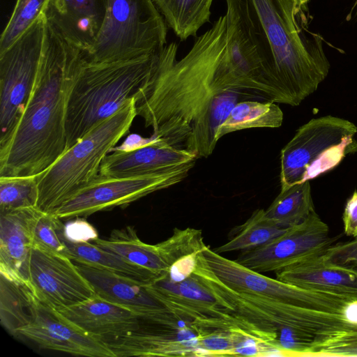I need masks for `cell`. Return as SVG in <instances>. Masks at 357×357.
Returning <instances> with one entry per match:
<instances>
[{
  "mask_svg": "<svg viewBox=\"0 0 357 357\" xmlns=\"http://www.w3.org/2000/svg\"><path fill=\"white\" fill-rule=\"evenodd\" d=\"M64 238L71 243H91L98 238L95 227L84 218H75L64 224Z\"/></svg>",
  "mask_w": 357,
  "mask_h": 357,
  "instance_id": "cell-36",
  "label": "cell"
},
{
  "mask_svg": "<svg viewBox=\"0 0 357 357\" xmlns=\"http://www.w3.org/2000/svg\"><path fill=\"white\" fill-rule=\"evenodd\" d=\"M165 24L152 0H107L99 34L82 54L90 63H108L157 52L167 45Z\"/></svg>",
  "mask_w": 357,
  "mask_h": 357,
  "instance_id": "cell-7",
  "label": "cell"
},
{
  "mask_svg": "<svg viewBox=\"0 0 357 357\" xmlns=\"http://www.w3.org/2000/svg\"><path fill=\"white\" fill-rule=\"evenodd\" d=\"M29 287L43 303L58 310L86 301L95 292L68 257L33 248Z\"/></svg>",
  "mask_w": 357,
  "mask_h": 357,
  "instance_id": "cell-13",
  "label": "cell"
},
{
  "mask_svg": "<svg viewBox=\"0 0 357 357\" xmlns=\"http://www.w3.org/2000/svg\"><path fill=\"white\" fill-rule=\"evenodd\" d=\"M225 43L224 15L197 38L181 59H176L175 43L165 45L137 96V114L146 127L152 128L153 135L171 146L183 148L192 123L217 95L241 93L222 66Z\"/></svg>",
  "mask_w": 357,
  "mask_h": 357,
  "instance_id": "cell-1",
  "label": "cell"
},
{
  "mask_svg": "<svg viewBox=\"0 0 357 357\" xmlns=\"http://www.w3.org/2000/svg\"><path fill=\"white\" fill-rule=\"evenodd\" d=\"M162 50L122 61L90 63L84 60L68 102L67 149L119 111L128 100L137 98Z\"/></svg>",
  "mask_w": 357,
  "mask_h": 357,
  "instance_id": "cell-4",
  "label": "cell"
},
{
  "mask_svg": "<svg viewBox=\"0 0 357 357\" xmlns=\"http://www.w3.org/2000/svg\"><path fill=\"white\" fill-rule=\"evenodd\" d=\"M48 0H17L0 37V53L12 46L43 14Z\"/></svg>",
  "mask_w": 357,
  "mask_h": 357,
  "instance_id": "cell-31",
  "label": "cell"
},
{
  "mask_svg": "<svg viewBox=\"0 0 357 357\" xmlns=\"http://www.w3.org/2000/svg\"><path fill=\"white\" fill-rule=\"evenodd\" d=\"M84 60L46 22L33 86L18 121L0 139V176H38L66 151L68 102Z\"/></svg>",
  "mask_w": 357,
  "mask_h": 357,
  "instance_id": "cell-2",
  "label": "cell"
},
{
  "mask_svg": "<svg viewBox=\"0 0 357 357\" xmlns=\"http://www.w3.org/2000/svg\"><path fill=\"white\" fill-rule=\"evenodd\" d=\"M63 231L61 238L68 248L70 257L73 261L114 272L146 284H151L160 278L154 273L135 265L92 243L69 242L64 238Z\"/></svg>",
  "mask_w": 357,
  "mask_h": 357,
  "instance_id": "cell-24",
  "label": "cell"
},
{
  "mask_svg": "<svg viewBox=\"0 0 357 357\" xmlns=\"http://www.w3.org/2000/svg\"><path fill=\"white\" fill-rule=\"evenodd\" d=\"M251 97L237 92H225L217 95L206 111L191 125L183 148L197 158H208L214 151L218 140L215 135L219 126L227 118L231 110L240 102Z\"/></svg>",
  "mask_w": 357,
  "mask_h": 357,
  "instance_id": "cell-22",
  "label": "cell"
},
{
  "mask_svg": "<svg viewBox=\"0 0 357 357\" xmlns=\"http://www.w3.org/2000/svg\"><path fill=\"white\" fill-rule=\"evenodd\" d=\"M136 102V98L128 100L38 176L37 209L52 213L75 190L98 176L103 158L128 133L137 116Z\"/></svg>",
  "mask_w": 357,
  "mask_h": 357,
  "instance_id": "cell-5",
  "label": "cell"
},
{
  "mask_svg": "<svg viewBox=\"0 0 357 357\" xmlns=\"http://www.w3.org/2000/svg\"><path fill=\"white\" fill-rule=\"evenodd\" d=\"M37 211L32 207L0 213V275L28 286L32 226Z\"/></svg>",
  "mask_w": 357,
  "mask_h": 357,
  "instance_id": "cell-19",
  "label": "cell"
},
{
  "mask_svg": "<svg viewBox=\"0 0 357 357\" xmlns=\"http://www.w3.org/2000/svg\"><path fill=\"white\" fill-rule=\"evenodd\" d=\"M33 293L26 284L10 281L0 275V320L12 335L30 324Z\"/></svg>",
  "mask_w": 357,
  "mask_h": 357,
  "instance_id": "cell-29",
  "label": "cell"
},
{
  "mask_svg": "<svg viewBox=\"0 0 357 357\" xmlns=\"http://www.w3.org/2000/svg\"><path fill=\"white\" fill-rule=\"evenodd\" d=\"M74 263L96 295L130 310L142 321L151 324L173 326L178 325L183 319L149 293L146 287L149 284L82 263Z\"/></svg>",
  "mask_w": 357,
  "mask_h": 357,
  "instance_id": "cell-15",
  "label": "cell"
},
{
  "mask_svg": "<svg viewBox=\"0 0 357 357\" xmlns=\"http://www.w3.org/2000/svg\"><path fill=\"white\" fill-rule=\"evenodd\" d=\"M45 24L43 14L12 46L0 53V139L18 121L33 86Z\"/></svg>",
  "mask_w": 357,
  "mask_h": 357,
  "instance_id": "cell-10",
  "label": "cell"
},
{
  "mask_svg": "<svg viewBox=\"0 0 357 357\" xmlns=\"http://www.w3.org/2000/svg\"><path fill=\"white\" fill-rule=\"evenodd\" d=\"M335 241L329 235L328 225L314 211L302 222L268 243L241 251L235 261L258 273L276 271L322 255Z\"/></svg>",
  "mask_w": 357,
  "mask_h": 357,
  "instance_id": "cell-12",
  "label": "cell"
},
{
  "mask_svg": "<svg viewBox=\"0 0 357 357\" xmlns=\"http://www.w3.org/2000/svg\"><path fill=\"white\" fill-rule=\"evenodd\" d=\"M356 133L354 123L331 115L301 126L281 150V190L313 179L357 152Z\"/></svg>",
  "mask_w": 357,
  "mask_h": 357,
  "instance_id": "cell-8",
  "label": "cell"
},
{
  "mask_svg": "<svg viewBox=\"0 0 357 357\" xmlns=\"http://www.w3.org/2000/svg\"><path fill=\"white\" fill-rule=\"evenodd\" d=\"M321 257L328 264L357 274V236L350 241L332 245Z\"/></svg>",
  "mask_w": 357,
  "mask_h": 357,
  "instance_id": "cell-35",
  "label": "cell"
},
{
  "mask_svg": "<svg viewBox=\"0 0 357 357\" xmlns=\"http://www.w3.org/2000/svg\"><path fill=\"white\" fill-rule=\"evenodd\" d=\"M357 356V330L335 335L314 347L307 357Z\"/></svg>",
  "mask_w": 357,
  "mask_h": 357,
  "instance_id": "cell-34",
  "label": "cell"
},
{
  "mask_svg": "<svg viewBox=\"0 0 357 357\" xmlns=\"http://www.w3.org/2000/svg\"><path fill=\"white\" fill-rule=\"evenodd\" d=\"M56 311L86 333L104 340L122 336L142 326V320L137 314L96 294L83 302Z\"/></svg>",
  "mask_w": 357,
  "mask_h": 357,
  "instance_id": "cell-20",
  "label": "cell"
},
{
  "mask_svg": "<svg viewBox=\"0 0 357 357\" xmlns=\"http://www.w3.org/2000/svg\"><path fill=\"white\" fill-rule=\"evenodd\" d=\"M282 122L283 112L276 102L245 100L233 107L219 126L215 137L218 141L227 134L248 128H276Z\"/></svg>",
  "mask_w": 357,
  "mask_h": 357,
  "instance_id": "cell-26",
  "label": "cell"
},
{
  "mask_svg": "<svg viewBox=\"0 0 357 357\" xmlns=\"http://www.w3.org/2000/svg\"><path fill=\"white\" fill-rule=\"evenodd\" d=\"M195 164V161L167 172L139 176L114 178L98 174L75 190L52 213L62 220L124 208L151 193L179 183Z\"/></svg>",
  "mask_w": 357,
  "mask_h": 357,
  "instance_id": "cell-9",
  "label": "cell"
},
{
  "mask_svg": "<svg viewBox=\"0 0 357 357\" xmlns=\"http://www.w3.org/2000/svg\"><path fill=\"white\" fill-rule=\"evenodd\" d=\"M199 333L192 321L178 326H142L122 336L105 340L116 357L204 356L199 344Z\"/></svg>",
  "mask_w": 357,
  "mask_h": 357,
  "instance_id": "cell-16",
  "label": "cell"
},
{
  "mask_svg": "<svg viewBox=\"0 0 357 357\" xmlns=\"http://www.w3.org/2000/svg\"><path fill=\"white\" fill-rule=\"evenodd\" d=\"M38 176H0V213L36 207Z\"/></svg>",
  "mask_w": 357,
  "mask_h": 357,
  "instance_id": "cell-30",
  "label": "cell"
},
{
  "mask_svg": "<svg viewBox=\"0 0 357 357\" xmlns=\"http://www.w3.org/2000/svg\"><path fill=\"white\" fill-rule=\"evenodd\" d=\"M165 23L181 40L195 36L210 20L213 0H152Z\"/></svg>",
  "mask_w": 357,
  "mask_h": 357,
  "instance_id": "cell-25",
  "label": "cell"
},
{
  "mask_svg": "<svg viewBox=\"0 0 357 357\" xmlns=\"http://www.w3.org/2000/svg\"><path fill=\"white\" fill-rule=\"evenodd\" d=\"M287 96L297 106L326 79L330 63L323 39L307 26L294 0H225Z\"/></svg>",
  "mask_w": 357,
  "mask_h": 357,
  "instance_id": "cell-3",
  "label": "cell"
},
{
  "mask_svg": "<svg viewBox=\"0 0 357 357\" xmlns=\"http://www.w3.org/2000/svg\"><path fill=\"white\" fill-rule=\"evenodd\" d=\"M154 136L152 142L128 150L114 148L103 158L99 174L125 178L162 173L186 163L197 157L185 148L169 145Z\"/></svg>",
  "mask_w": 357,
  "mask_h": 357,
  "instance_id": "cell-17",
  "label": "cell"
},
{
  "mask_svg": "<svg viewBox=\"0 0 357 357\" xmlns=\"http://www.w3.org/2000/svg\"><path fill=\"white\" fill-rule=\"evenodd\" d=\"M294 1L299 7L304 8L309 0H294Z\"/></svg>",
  "mask_w": 357,
  "mask_h": 357,
  "instance_id": "cell-39",
  "label": "cell"
},
{
  "mask_svg": "<svg viewBox=\"0 0 357 357\" xmlns=\"http://www.w3.org/2000/svg\"></svg>",
  "mask_w": 357,
  "mask_h": 357,
  "instance_id": "cell-40",
  "label": "cell"
},
{
  "mask_svg": "<svg viewBox=\"0 0 357 357\" xmlns=\"http://www.w3.org/2000/svg\"><path fill=\"white\" fill-rule=\"evenodd\" d=\"M63 227L61 218L38 209L32 226L33 248L70 259L68 248L61 238Z\"/></svg>",
  "mask_w": 357,
  "mask_h": 357,
  "instance_id": "cell-32",
  "label": "cell"
},
{
  "mask_svg": "<svg viewBox=\"0 0 357 357\" xmlns=\"http://www.w3.org/2000/svg\"><path fill=\"white\" fill-rule=\"evenodd\" d=\"M344 231L347 236H357V191L347 200L342 215Z\"/></svg>",
  "mask_w": 357,
  "mask_h": 357,
  "instance_id": "cell-37",
  "label": "cell"
},
{
  "mask_svg": "<svg viewBox=\"0 0 357 357\" xmlns=\"http://www.w3.org/2000/svg\"><path fill=\"white\" fill-rule=\"evenodd\" d=\"M276 279L305 289L357 299V274L326 263L321 255L275 271Z\"/></svg>",
  "mask_w": 357,
  "mask_h": 357,
  "instance_id": "cell-21",
  "label": "cell"
},
{
  "mask_svg": "<svg viewBox=\"0 0 357 357\" xmlns=\"http://www.w3.org/2000/svg\"><path fill=\"white\" fill-rule=\"evenodd\" d=\"M288 229L278 226L267 217L264 209L258 208L244 223L231 229L227 243L213 250L221 255L255 248L268 243Z\"/></svg>",
  "mask_w": 357,
  "mask_h": 357,
  "instance_id": "cell-27",
  "label": "cell"
},
{
  "mask_svg": "<svg viewBox=\"0 0 357 357\" xmlns=\"http://www.w3.org/2000/svg\"><path fill=\"white\" fill-rule=\"evenodd\" d=\"M202 253L215 275L236 291L255 294L300 307L342 315L346 305L354 300L305 289L267 277L222 257L208 246Z\"/></svg>",
  "mask_w": 357,
  "mask_h": 357,
  "instance_id": "cell-11",
  "label": "cell"
},
{
  "mask_svg": "<svg viewBox=\"0 0 357 357\" xmlns=\"http://www.w3.org/2000/svg\"><path fill=\"white\" fill-rule=\"evenodd\" d=\"M314 211L310 181L281 190L265 210L278 226L287 229L305 220Z\"/></svg>",
  "mask_w": 357,
  "mask_h": 357,
  "instance_id": "cell-28",
  "label": "cell"
},
{
  "mask_svg": "<svg viewBox=\"0 0 357 357\" xmlns=\"http://www.w3.org/2000/svg\"><path fill=\"white\" fill-rule=\"evenodd\" d=\"M155 245L169 267L185 257L202 252L207 246L202 230L190 227L174 228L169 238Z\"/></svg>",
  "mask_w": 357,
  "mask_h": 357,
  "instance_id": "cell-33",
  "label": "cell"
},
{
  "mask_svg": "<svg viewBox=\"0 0 357 357\" xmlns=\"http://www.w3.org/2000/svg\"><path fill=\"white\" fill-rule=\"evenodd\" d=\"M92 243L135 265L146 268L160 278L165 276L169 272V267L162 259L156 245L142 241L132 226L115 229L107 238H98Z\"/></svg>",
  "mask_w": 357,
  "mask_h": 357,
  "instance_id": "cell-23",
  "label": "cell"
},
{
  "mask_svg": "<svg viewBox=\"0 0 357 357\" xmlns=\"http://www.w3.org/2000/svg\"><path fill=\"white\" fill-rule=\"evenodd\" d=\"M343 315L347 321L357 326V299L352 300L346 305Z\"/></svg>",
  "mask_w": 357,
  "mask_h": 357,
  "instance_id": "cell-38",
  "label": "cell"
},
{
  "mask_svg": "<svg viewBox=\"0 0 357 357\" xmlns=\"http://www.w3.org/2000/svg\"><path fill=\"white\" fill-rule=\"evenodd\" d=\"M218 294L234 323L270 347L275 334L284 326L312 335L321 343L340 333L357 330V326L347 321L342 314L300 307L236 291L222 282L218 284Z\"/></svg>",
  "mask_w": 357,
  "mask_h": 357,
  "instance_id": "cell-6",
  "label": "cell"
},
{
  "mask_svg": "<svg viewBox=\"0 0 357 357\" xmlns=\"http://www.w3.org/2000/svg\"><path fill=\"white\" fill-rule=\"evenodd\" d=\"M31 314L30 324L20 329L18 335L41 348L76 356L116 357L103 339L86 333L43 303L34 294Z\"/></svg>",
  "mask_w": 357,
  "mask_h": 357,
  "instance_id": "cell-14",
  "label": "cell"
},
{
  "mask_svg": "<svg viewBox=\"0 0 357 357\" xmlns=\"http://www.w3.org/2000/svg\"><path fill=\"white\" fill-rule=\"evenodd\" d=\"M107 13V0H48L47 24L83 54L93 46Z\"/></svg>",
  "mask_w": 357,
  "mask_h": 357,
  "instance_id": "cell-18",
  "label": "cell"
}]
</instances>
